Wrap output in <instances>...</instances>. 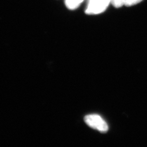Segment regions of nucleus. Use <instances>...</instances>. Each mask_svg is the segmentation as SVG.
Segmentation results:
<instances>
[{"mask_svg":"<svg viewBox=\"0 0 147 147\" xmlns=\"http://www.w3.org/2000/svg\"><path fill=\"white\" fill-rule=\"evenodd\" d=\"M84 119L86 125L102 133L106 132L109 130L106 122L98 115H89L86 116Z\"/></svg>","mask_w":147,"mask_h":147,"instance_id":"1","label":"nucleus"},{"mask_svg":"<svg viewBox=\"0 0 147 147\" xmlns=\"http://www.w3.org/2000/svg\"><path fill=\"white\" fill-rule=\"evenodd\" d=\"M110 0H88L85 12L89 15L99 14L105 11Z\"/></svg>","mask_w":147,"mask_h":147,"instance_id":"2","label":"nucleus"},{"mask_svg":"<svg viewBox=\"0 0 147 147\" xmlns=\"http://www.w3.org/2000/svg\"><path fill=\"white\" fill-rule=\"evenodd\" d=\"M83 1L84 0H65V4L68 9L74 10L80 5Z\"/></svg>","mask_w":147,"mask_h":147,"instance_id":"3","label":"nucleus"},{"mask_svg":"<svg viewBox=\"0 0 147 147\" xmlns=\"http://www.w3.org/2000/svg\"><path fill=\"white\" fill-rule=\"evenodd\" d=\"M110 3L115 7H121L123 5H125V0H110Z\"/></svg>","mask_w":147,"mask_h":147,"instance_id":"4","label":"nucleus"},{"mask_svg":"<svg viewBox=\"0 0 147 147\" xmlns=\"http://www.w3.org/2000/svg\"><path fill=\"white\" fill-rule=\"evenodd\" d=\"M143 0H125V5L126 6H132L142 2Z\"/></svg>","mask_w":147,"mask_h":147,"instance_id":"5","label":"nucleus"}]
</instances>
